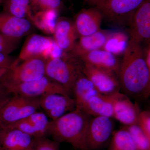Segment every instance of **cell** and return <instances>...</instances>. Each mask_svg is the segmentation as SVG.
Segmentation results:
<instances>
[{
  "mask_svg": "<svg viewBox=\"0 0 150 150\" xmlns=\"http://www.w3.org/2000/svg\"><path fill=\"white\" fill-rule=\"evenodd\" d=\"M138 125L147 137L150 140V112L149 110L140 111Z\"/></svg>",
  "mask_w": 150,
  "mask_h": 150,
  "instance_id": "cell-30",
  "label": "cell"
},
{
  "mask_svg": "<svg viewBox=\"0 0 150 150\" xmlns=\"http://www.w3.org/2000/svg\"><path fill=\"white\" fill-rule=\"evenodd\" d=\"M111 33L109 31L100 29L91 35L80 36L70 52L71 55L77 58L87 52L102 49Z\"/></svg>",
  "mask_w": 150,
  "mask_h": 150,
  "instance_id": "cell-20",
  "label": "cell"
},
{
  "mask_svg": "<svg viewBox=\"0 0 150 150\" xmlns=\"http://www.w3.org/2000/svg\"><path fill=\"white\" fill-rule=\"evenodd\" d=\"M7 69H5V68H0V80L1 79L2 77L3 76V75L6 72V71L7 70Z\"/></svg>",
  "mask_w": 150,
  "mask_h": 150,
  "instance_id": "cell-35",
  "label": "cell"
},
{
  "mask_svg": "<svg viewBox=\"0 0 150 150\" xmlns=\"http://www.w3.org/2000/svg\"><path fill=\"white\" fill-rule=\"evenodd\" d=\"M18 60L9 55L0 53V68L8 69L18 64Z\"/></svg>",
  "mask_w": 150,
  "mask_h": 150,
  "instance_id": "cell-31",
  "label": "cell"
},
{
  "mask_svg": "<svg viewBox=\"0 0 150 150\" xmlns=\"http://www.w3.org/2000/svg\"><path fill=\"white\" fill-rule=\"evenodd\" d=\"M121 89L127 96L146 99L150 94V70L141 44L129 39L118 75Z\"/></svg>",
  "mask_w": 150,
  "mask_h": 150,
  "instance_id": "cell-1",
  "label": "cell"
},
{
  "mask_svg": "<svg viewBox=\"0 0 150 150\" xmlns=\"http://www.w3.org/2000/svg\"><path fill=\"white\" fill-rule=\"evenodd\" d=\"M0 3H1V2H0Z\"/></svg>",
  "mask_w": 150,
  "mask_h": 150,
  "instance_id": "cell-38",
  "label": "cell"
},
{
  "mask_svg": "<svg viewBox=\"0 0 150 150\" xmlns=\"http://www.w3.org/2000/svg\"><path fill=\"white\" fill-rule=\"evenodd\" d=\"M103 19L102 14L95 7L81 10L75 17L74 23L80 36L91 35L100 29Z\"/></svg>",
  "mask_w": 150,
  "mask_h": 150,
  "instance_id": "cell-15",
  "label": "cell"
},
{
  "mask_svg": "<svg viewBox=\"0 0 150 150\" xmlns=\"http://www.w3.org/2000/svg\"><path fill=\"white\" fill-rule=\"evenodd\" d=\"M32 25L26 18H20L4 11L0 12V34L21 38L31 30Z\"/></svg>",
  "mask_w": 150,
  "mask_h": 150,
  "instance_id": "cell-19",
  "label": "cell"
},
{
  "mask_svg": "<svg viewBox=\"0 0 150 150\" xmlns=\"http://www.w3.org/2000/svg\"><path fill=\"white\" fill-rule=\"evenodd\" d=\"M72 92L74 93L77 108H79L91 97L101 94L82 72L76 80Z\"/></svg>",
  "mask_w": 150,
  "mask_h": 150,
  "instance_id": "cell-22",
  "label": "cell"
},
{
  "mask_svg": "<svg viewBox=\"0 0 150 150\" xmlns=\"http://www.w3.org/2000/svg\"><path fill=\"white\" fill-rule=\"evenodd\" d=\"M55 43L51 37L33 34L27 38L19 55L18 59L24 61L32 58L47 59Z\"/></svg>",
  "mask_w": 150,
  "mask_h": 150,
  "instance_id": "cell-13",
  "label": "cell"
},
{
  "mask_svg": "<svg viewBox=\"0 0 150 150\" xmlns=\"http://www.w3.org/2000/svg\"><path fill=\"white\" fill-rule=\"evenodd\" d=\"M76 58L83 63L112 72L118 76L121 63L115 55L103 49L87 52Z\"/></svg>",
  "mask_w": 150,
  "mask_h": 150,
  "instance_id": "cell-17",
  "label": "cell"
},
{
  "mask_svg": "<svg viewBox=\"0 0 150 150\" xmlns=\"http://www.w3.org/2000/svg\"><path fill=\"white\" fill-rule=\"evenodd\" d=\"M82 72L103 95L113 94L121 89L118 76L112 72L83 63Z\"/></svg>",
  "mask_w": 150,
  "mask_h": 150,
  "instance_id": "cell-8",
  "label": "cell"
},
{
  "mask_svg": "<svg viewBox=\"0 0 150 150\" xmlns=\"http://www.w3.org/2000/svg\"><path fill=\"white\" fill-rule=\"evenodd\" d=\"M53 33L55 44L65 52L72 50L79 35L74 23L65 18L56 21Z\"/></svg>",
  "mask_w": 150,
  "mask_h": 150,
  "instance_id": "cell-16",
  "label": "cell"
},
{
  "mask_svg": "<svg viewBox=\"0 0 150 150\" xmlns=\"http://www.w3.org/2000/svg\"><path fill=\"white\" fill-rule=\"evenodd\" d=\"M10 98V94L5 88L0 83V110Z\"/></svg>",
  "mask_w": 150,
  "mask_h": 150,
  "instance_id": "cell-32",
  "label": "cell"
},
{
  "mask_svg": "<svg viewBox=\"0 0 150 150\" xmlns=\"http://www.w3.org/2000/svg\"><path fill=\"white\" fill-rule=\"evenodd\" d=\"M113 124L111 118L96 116L89 122L86 137L88 150H97L103 147L112 136Z\"/></svg>",
  "mask_w": 150,
  "mask_h": 150,
  "instance_id": "cell-9",
  "label": "cell"
},
{
  "mask_svg": "<svg viewBox=\"0 0 150 150\" xmlns=\"http://www.w3.org/2000/svg\"><path fill=\"white\" fill-rule=\"evenodd\" d=\"M2 129L0 128V139H1V133Z\"/></svg>",
  "mask_w": 150,
  "mask_h": 150,
  "instance_id": "cell-36",
  "label": "cell"
},
{
  "mask_svg": "<svg viewBox=\"0 0 150 150\" xmlns=\"http://www.w3.org/2000/svg\"><path fill=\"white\" fill-rule=\"evenodd\" d=\"M129 26L130 39L140 44L150 43V0H144L135 11Z\"/></svg>",
  "mask_w": 150,
  "mask_h": 150,
  "instance_id": "cell-11",
  "label": "cell"
},
{
  "mask_svg": "<svg viewBox=\"0 0 150 150\" xmlns=\"http://www.w3.org/2000/svg\"><path fill=\"white\" fill-rule=\"evenodd\" d=\"M49 121L44 112L36 111L16 122L8 129H18L34 138L45 137L48 136Z\"/></svg>",
  "mask_w": 150,
  "mask_h": 150,
  "instance_id": "cell-14",
  "label": "cell"
},
{
  "mask_svg": "<svg viewBox=\"0 0 150 150\" xmlns=\"http://www.w3.org/2000/svg\"><path fill=\"white\" fill-rule=\"evenodd\" d=\"M144 53L145 59V61H146V64L147 66L149 69L150 70V44H149L147 47L146 48V49L144 50Z\"/></svg>",
  "mask_w": 150,
  "mask_h": 150,
  "instance_id": "cell-33",
  "label": "cell"
},
{
  "mask_svg": "<svg viewBox=\"0 0 150 150\" xmlns=\"http://www.w3.org/2000/svg\"><path fill=\"white\" fill-rule=\"evenodd\" d=\"M10 94L40 98L50 93L70 96V92L60 84L45 76L37 80L5 88Z\"/></svg>",
  "mask_w": 150,
  "mask_h": 150,
  "instance_id": "cell-7",
  "label": "cell"
},
{
  "mask_svg": "<svg viewBox=\"0 0 150 150\" xmlns=\"http://www.w3.org/2000/svg\"><path fill=\"white\" fill-rule=\"evenodd\" d=\"M91 116L78 108L49 121L48 136L61 143H68L75 149L88 150L86 146L87 129Z\"/></svg>",
  "mask_w": 150,
  "mask_h": 150,
  "instance_id": "cell-2",
  "label": "cell"
},
{
  "mask_svg": "<svg viewBox=\"0 0 150 150\" xmlns=\"http://www.w3.org/2000/svg\"><path fill=\"white\" fill-rule=\"evenodd\" d=\"M39 103L40 108L52 121L75 110L76 106L74 98L58 93L48 94L40 97Z\"/></svg>",
  "mask_w": 150,
  "mask_h": 150,
  "instance_id": "cell-12",
  "label": "cell"
},
{
  "mask_svg": "<svg viewBox=\"0 0 150 150\" xmlns=\"http://www.w3.org/2000/svg\"><path fill=\"white\" fill-rule=\"evenodd\" d=\"M60 144L46 137L35 138L31 150H60Z\"/></svg>",
  "mask_w": 150,
  "mask_h": 150,
  "instance_id": "cell-28",
  "label": "cell"
},
{
  "mask_svg": "<svg viewBox=\"0 0 150 150\" xmlns=\"http://www.w3.org/2000/svg\"><path fill=\"white\" fill-rule=\"evenodd\" d=\"M144 1L99 0L95 6L107 21L117 25H129L134 12Z\"/></svg>",
  "mask_w": 150,
  "mask_h": 150,
  "instance_id": "cell-6",
  "label": "cell"
},
{
  "mask_svg": "<svg viewBox=\"0 0 150 150\" xmlns=\"http://www.w3.org/2000/svg\"><path fill=\"white\" fill-rule=\"evenodd\" d=\"M46 59L32 58L8 69L0 80L5 88L37 80L45 76Z\"/></svg>",
  "mask_w": 150,
  "mask_h": 150,
  "instance_id": "cell-5",
  "label": "cell"
},
{
  "mask_svg": "<svg viewBox=\"0 0 150 150\" xmlns=\"http://www.w3.org/2000/svg\"><path fill=\"white\" fill-rule=\"evenodd\" d=\"M40 98L19 95L11 97L0 110V128L6 130L40 108Z\"/></svg>",
  "mask_w": 150,
  "mask_h": 150,
  "instance_id": "cell-4",
  "label": "cell"
},
{
  "mask_svg": "<svg viewBox=\"0 0 150 150\" xmlns=\"http://www.w3.org/2000/svg\"><path fill=\"white\" fill-rule=\"evenodd\" d=\"M73 57L48 58L46 60L45 76L60 84L70 92L79 74L82 72L83 63Z\"/></svg>",
  "mask_w": 150,
  "mask_h": 150,
  "instance_id": "cell-3",
  "label": "cell"
},
{
  "mask_svg": "<svg viewBox=\"0 0 150 150\" xmlns=\"http://www.w3.org/2000/svg\"><path fill=\"white\" fill-rule=\"evenodd\" d=\"M78 109L91 116L112 118V104L108 96L99 94L92 96Z\"/></svg>",
  "mask_w": 150,
  "mask_h": 150,
  "instance_id": "cell-21",
  "label": "cell"
},
{
  "mask_svg": "<svg viewBox=\"0 0 150 150\" xmlns=\"http://www.w3.org/2000/svg\"><path fill=\"white\" fill-rule=\"evenodd\" d=\"M99 1V0H84V2L91 5L95 6Z\"/></svg>",
  "mask_w": 150,
  "mask_h": 150,
  "instance_id": "cell-34",
  "label": "cell"
},
{
  "mask_svg": "<svg viewBox=\"0 0 150 150\" xmlns=\"http://www.w3.org/2000/svg\"><path fill=\"white\" fill-rule=\"evenodd\" d=\"M124 128L131 135L136 150H150V140L138 124L126 126Z\"/></svg>",
  "mask_w": 150,
  "mask_h": 150,
  "instance_id": "cell-26",
  "label": "cell"
},
{
  "mask_svg": "<svg viewBox=\"0 0 150 150\" xmlns=\"http://www.w3.org/2000/svg\"><path fill=\"white\" fill-rule=\"evenodd\" d=\"M30 4L40 11H58L62 6V0H30Z\"/></svg>",
  "mask_w": 150,
  "mask_h": 150,
  "instance_id": "cell-27",
  "label": "cell"
},
{
  "mask_svg": "<svg viewBox=\"0 0 150 150\" xmlns=\"http://www.w3.org/2000/svg\"><path fill=\"white\" fill-rule=\"evenodd\" d=\"M112 106V118L125 126L138 124L140 108L129 96L119 92L108 96Z\"/></svg>",
  "mask_w": 150,
  "mask_h": 150,
  "instance_id": "cell-10",
  "label": "cell"
},
{
  "mask_svg": "<svg viewBox=\"0 0 150 150\" xmlns=\"http://www.w3.org/2000/svg\"><path fill=\"white\" fill-rule=\"evenodd\" d=\"M4 11L20 18L31 16L30 0H6L4 2Z\"/></svg>",
  "mask_w": 150,
  "mask_h": 150,
  "instance_id": "cell-25",
  "label": "cell"
},
{
  "mask_svg": "<svg viewBox=\"0 0 150 150\" xmlns=\"http://www.w3.org/2000/svg\"><path fill=\"white\" fill-rule=\"evenodd\" d=\"M21 38L8 37L0 40V53L9 55L17 48Z\"/></svg>",
  "mask_w": 150,
  "mask_h": 150,
  "instance_id": "cell-29",
  "label": "cell"
},
{
  "mask_svg": "<svg viewBox=\"0 0 150 150\" xmlns=\"http://www.w3.org/2000/svg\"><path fill=\"white\" fill-rule=\"evenodd\" d=\"M35 138L15 129L2 130L0 150H31Z\"/></svg>",
  "mask_w": 150,
  "mask_h": 150,
  "instance_id": "cell-18",
  "label": "cell"
},
{
  "mask_svg": "<svg viewBox=\"0 0 150 150\" xmlns=\"http://www.w3.org/2000/svg\"><path fill=\"white\" fill-rule=\"evenodd\" d=\"M129 40L128 35L124 33L112 32L102 49L115 56L123 54Z\"/></svg>",
  "mask_w": 150,
  "mask_h": 150,
  "instance_id": "cell-23",
  "label": "cell"
},
{
  "mask_svg": "<svg viewBox=\"0 0 150 150\" xmlns=\"http://www.w3.org/2000/svg\"><path fill=\"white\" fill-rule=\"evenodd\" d=\"M4 0H0V2L2 3L4 2Z\"/></svg>",
  "mask_w": 150,
  "mask_h": 150,
  "instance_id": "cell-37",
  "label": "cell"
},
{
  "mask_svg": "<svg viewBox=\"0 0 150 150\" xmlns=\"http://www.w3.org/2000/svg\"><path fill=\"white\" fill-rule=\"evenodd\" d=\"M108 150H136L129 132L125 128L112 132Z\"/></svg>",
  "mask_w": 150,
  "mask_h": 150,
  "instance_id": "cell-24",
  "label": "cell"
}]
</instances>
